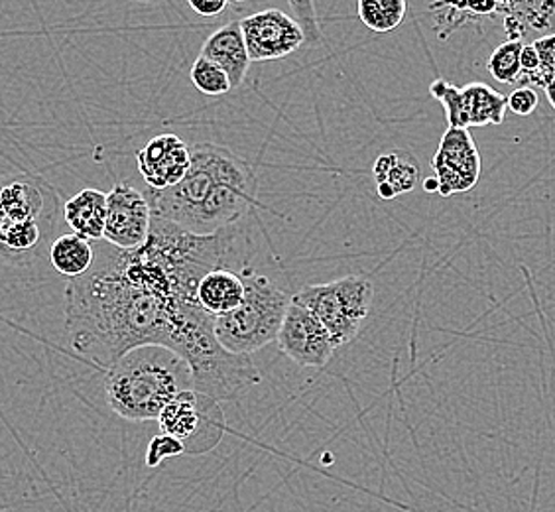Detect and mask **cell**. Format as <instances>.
Returning <instances> with one entry per match:
<instances>
[{"mask_svg": "<svg viewBox=\"0 0 555 512\" xmlns=\"http://www.w3.org/2000/svg\"><path fill=\"white\" fill-rule=\"evenodd\" d=\"M250 62H272L294 54L304 43L298 22L286 12L267 9L241 21Z\"/></svg>", "mask_w": 555, "mask_h": 512, "instance_id": "obj_11", "label": "cell"}, {"mask_svg": "<svg viewBox=\"0 0 555 512\" xmlns=\"http://www.w3.org/2000/svg\"><path fill=\"white\" fill-rule=\"evenodd\" d=\"M50 263L60 274L72 280L89 272L95 263V251L89 241L69 233L55 239L50 248Z\"/></svg>", "mask_w": 555, "mask_h": 512, "instance_id": "obj_20", "label": "cell"}, {"mask_svg": "<svg viewBox=\"0 0 555 512\" xmlns=\"http://www.w3.org/2000/svg\"><path fill=\"white\" fill-rule=\"evenodd\" d=\"M137 166L149 190H168L182 182L192 166V149L176 135H160L150 140L137 154Z\"/></svg>", "mask_w": 555, "mask_h": 512, "instance_id": "obj_13", "label": "cell"}, {"mask_svg": "<svg viewBox=\"0 0 555 512\" xmlns=\"http://www.w3.org/2000/svg\"><path fill=\"white\" fill-rule=\"evenodd\" d=\"M520 65H522V74L518 77L516 86L530 77V75L538 74L540 72V57L535 54L534 46L532 43H524L522 55H520Z\"/></svg>", "mask_w": 555, "mask_h": 512, "instance_id": "obj_30", "label": "cell"}, {"mask_svg": "<svg viewBox=\"0 0 555 512\" xmlns=\"http://www.w3.org/2000/svg\"><path fill=\"white\" fill-rule=\"evenodd\" d=\"M190 77H192V84L195 86V89L202 91L204 95H227L233 89L223 69L219 65H215L214 62L205 60L202 55L192 65Z\"/></svg>", "mask_w": 555, "mask_h": 512, "instance_id": "obj_23", "label": "cell"}, {"mask_svg": "<svg viewBox=\"0 0 555 512\" xmlns=\"http://www.w3.org/2000/svg\"><path fill=\"white\" fill-rule=\"evenodd\" d=\"M156 422L162 434L182 441L188 456L209 453L227 432L221 405L195 391H183L170 400Z\"/></svg>", "mask_w": 555, "mask_h": 512, "instance_id": "obj_7", "label": "cell"}, {"mask_svg": "<svg viewBox=\"0 0 555 512\" xmlns=\"http://www.w3.org/2000/svg\"><path fill=\"white\" fill-rule=\"evenodd\" d=\"M202 57L219 65L229 77L233 89L241 86L248 74V67L253 64L246 52L241 21L229 22L223 28L211 34L202 48Z\"/></svg>", "mask_w": 555, "mask_h": 512, "instance_id": "obj_15", "label": "cell"}, {"mask_svg": "<svg viewBox=\"0 0 555 512\" xmlns=\"http://www.w3.org/2000/svg\"><path fill=\"white\" fill-rule=\"evenodd\" d=\"M508 111H513L518 117H528L538 107V93L532 87H518L511 95L506 97Z\"/></svg>", "mask_w": 555, "mask_h": 512, "instance_id": "obj_28", "label": "cell"}, {"mask_svg": "<svg viewBox=\"0 0 555 512\" xmlns=\"http://www.w3.org/2000/svg\"><path fill=\"white\" fill-rule=\"evenodd\" d=\"M65 221L74 229V235L86 241H101L107 225V193L87 188L67 200L64 207Z\"/></svg>", "mask_w": 555, "mask_h": 512, "instance_id": "obj_16", "label": "cell"}, {"mask_svg": "<svg viewBox=\"0 0 555 512\" xmlns=\"http://www.w3.org/2000/svg\"><path fill=\"white\" fill-rule=\"evenodd\" d=\"M406 0H359L357 12L369 30L388 34L406 18Z\"/></svg>", "mask_w": 555, "mask_h": 512, "instance_id": "obj_21", "label": "cell"}, {"mask_svg": "<svg viewBox=\"0 0 555 512\" xmlns=\"http://www.w3.org/2000/svg\"><path fill=\"white\" fill-rule=\"evenodd\" d=\"M535 54L540 57V72L530 77L522 79L518 87H545L550 86L555 79V34L554 36H545L532 42Z\"/></svg>", "mask_w": 555, "mask_h": 512, "instance_id": "obj_25", "label": "cell"}, {"mask_svg": "<svg viewBox=\"0 0 555 512\" xmlns=\"http://www.w3.org/2000/svg\"><path fill=\"white\" fill-rule=\"evenodd\" d=\"M522 42H506L501 43L491 57L487 69L489 74L499 81V84H506V86H516L518 77L522 74V65H520V55H522Z\"/></svg>", "mask_w": 555, "mask_h": 512, "instance_id": "obj_22", "label": "cell"}, {"mask_svg": "<svg viewBox=\"0 0 555 512\" xmlns=\"http://www.w3.org/2000/svg\"><path fill=\"white\" fill-rule=\"evenodd\" d=\"M0 512H11V511H0Z\"/></svg>", "mask_w": 555, "mask_h": 512, "instance_id": "obj_34", "label": "cell"}, {"mask_svg": "<svg viewBox=\"0 0 555 512\" xmlns=\"http://www.w3.org/2000/svg\"><path fill=\"white\" fill-rule=\"evenodd\" d=\"M429 93L434 99H438L439 103L446 108V117H448L449 128H463L469 130L465 123V113H463V97H461V87L451 86L446 79H436Z\"/></svg>", "mask_w": 555, "mask_h": 512, "instance_id": "obj_24", "label": "cell"}, {"mask_svg": "<svg viewBox=\"0 0 555 512\" xmlns=\"http://www.w3.org/2000/svg\"><path fill=\"white\" fill-rule=\"evenodd\" d=\"M463 113L469 127H499L504 123L508 101L506 95L499 93L487 84H469L461 87Z\"/></svg>", "mask_w": 555, "mask_h": 512, "instance_id": "obj_19", "label": "cell"}, {"mask_svg": "<svg viewBox=\"0 0 555 512\" xmlns=\"http://www.w3.org/2000/svg\"><path fill=\"white\" fill-rule=\"evenodd\" d=\"M499 9V2L489 0V2H467V11L473 16H491Z\"/></svg>", "mask_w": 555, "mask_h": 512, "instance_id": "obj_31", "label": "cell"}, {"mask_svg": "<svg viewBox=\"0 0 555 512\" xmlns=\"http://www.w3.org/2000/svg\"><path fill=\"white\" fill-rule=\"evenodd\" d=\"M481 154L469 130L448 128L431 158L439 195L449 197L473 190L481 178Z\"/></svg>", "mask_w": 555, "mask_h": 512, "instance_id": "obj_10", "label": "cell"}, {"mask_svg": "<svg viewBox=\"0 0 555 512\" xmlns=\"http://www.w3.org/2000/svg\"><path fill=\"white\" fill-rule=\"evenodd\" d=\"M545 95H547V101H550V105H552L555 111V79L550 86L545 87Z\"/></svg>", "mask_w": 555, "mask_h": 512, "instance_id": "obj_33", "label": "cell"}, {"mask_svg": "<svg viewBox=\"0 0 555 512\" xmlns=\"http://www.w3.org/2000/svg\"><path fill=\"white\" fill-rule=\"evenodd\" d=\"M496 12L504 16V30L511 42H522L530 36L535 40L555 34V0L530 2H499Z\"/></svg>", "mask_w": 555, "mask_h": 512, "instance_id": "obj_14", "label": "cell"}, {"mask_svg": "<svg viewBox=\"0 0 555 512\" xmlns=\"http://www.w3.org/2000/svg\"><path fill=\"white\" fill-rule=\"evenodd\" d=\"M248 164L231 150L215 144H197L192 149V166L182 182L168 190H149L150 212L154 217L185 229L197 207L211 195L217 185L235 178Z\"/></svg>", "mask_w": 555, "mask_h": 512, "instance_id": "obj_5", "label": "cell"}, {"mask_svg": "<svg viewBox=\"0 0 555 512\" xmlns=\"http://www.w3.org/2000/svg\"><path fill=\"white\" fill-rule=\"evenodd\" d=\"M292 11L298 14L299 18H294L298 22L301 33H304V43L321 42V33L315 22V14H313V4L311 2H292Z\"/></svg>", "mask_w": 555, "mask_h": 512, "instance_id": "obj_27", "label": "cell"}, {"mask_svg": "<svg viewBox=\"0 0 555 512\" xmlns=\"http://www.w3.org/2000/svg\"><path fill=\"white\" fill-rule=\"evenodd\" d=\"M278 347L288 357L289 361L306 367V369H321L332 361L335 353V343L332 335L323 328L313 313L306 306L292 296L286 318L278 331Z\"/></svg>", "mask_w": 555, "mask_h": 512, "instance_id": "obj_9", "label": "cell"}, {"mask_svg": "<svg viewBox=\"0 0 555 512\" xmlns=\"http://www.w3.org/2000/svg\"><path fill=\"white\" fill-rule=\"evenodd\" d=\"M185 453L182 441L171 438L168 434H158L156 438H152L146 449V465L149 468H158L162 461L171 458H180Z\"/></svg>", "mask_w": 555, "mask_h": 512, "instance_id": "obj_26", "label": "cell"}, {"mask_svg": "<svg viewBox=\"0 0 555 512\" xmlns=\"http://www.w3.org/2000/svg\"><path fill=\"white\" fill-rule=\"evenodd\" d=\"M197 304L214 318L231 313L245 299V284L241 274L231 270H214L197 286Z\"/></svg>", "mask_w": 555, "mask_h": 512, "instance_id": "obj_18", "label": "cell"}, {"mask_svg": "<svg viewBox=\"0 0 555 512\" xmlns=\"http://www.w3.org/2000/svg\"><path fill=\"white\" fill-rule=\"evenodd\" d=\"M190 7H192V11L197 14V16H202V18H214V16H219L221 12L227 11V7H229V2L227 0H190Z\"/></svg>", "mask_w": 555, "mask_h": 512, "instance_id": "obj_29", "label": "cell"}, {"mask_svg": "<svg viewBox=\"0 0 555 512\" xmlns=\"http://www.w3.org/2000/svg\"><path fill=\"white\" fill-rule=\"evenodd\" d=\"M170 351L180 355L192 371L193 391L217 402L233 400L262 381L250 355L224 349L215 335V318L195 302L182 310Z\"/></svg>", "mask_w": 555, "mask_h": 512, "instance_id": "obj_3", "label": "cell"}, {"mask_svg": "<svg viewBox=\"0 0 555 512\" xmlns=\"http://www.w3.org/2000/svg\"><path fill=\"white\" fill-rule=\"evenodd\" d=\"M183 391H193L192 371L180 355L160 345L127 353L105 376L111 410L129 422L158 420Z\"/></svg>", "mask_w": 555, "mask_h": 512, "instance_id": "obj_2", "label": "cell"}, {"mask_svg": "<svg viewBox=\"0 0 555 512\" xmlns=\"http://www.w3.org/2000/svg\"><path fill=\"white\" fill-rule=\"evenodd\" d=\"M42 192L28 182L0 185V256H21L40 241Z\"/></svg>", "mask_w": 555, "mask_h": 512, "instance_id": "obj_8", "label": "cell"}, {"mask_svg": "<svg viewBox=\"0 0 555 512\" xmlns=\"http://www.w3.org/2000/svg\"><path fill=\"white\" fill-rule=\"evenodd\" d=\"M193 302L168 282L139 248L105 246L83 277L65 289V330L74 351L107 373L139 347L170 349L182 310Z\"/></svg>", "mask_w": 555, "mask_h": 512, "instance_id": "obj_1", "label": "cell"}, {"mask_svg": "<svg viewBox=\"0 0 555 512\" xmlns=\"http://www.w3.org/2000/svg\"><path fill=\"white\" fill-rule=\"evenodd\" d=\"M152 212L144 193L129 183H117L107 193L105 241L120 251H134L146 243Z\"/></svg>", "mask_w": 555, "mask_h": 512, "instance_id": "obj_12", "label": "cell"}, {"mask_svg": "<svg viewBox=\"0 0 555 512\" xmlns=\"http://www.w3.org/2000/svg\"><path fill=\"white\" fill-rule=\"evenodd\" d=\"M424 190H426L427 193H436L439 192V183L434 176L431 178H427V180H424Z\"/></svg>", "mask_w": 555, "mask_h": 512, "instance_id": "obj_32", "label": "cell"}, {"mask_svg": "<svg viewBox=\"0 0 555 512\" xmlns=\"http://www.w3.org/2000/svg\"><path fill=\"white\" fill-rule=\"evenodd\" d=\"M373 282L363 277H345L327 284L304 286L294 296L323 323L337 349L361 333L373 310Z\"/></svg>", "mask_w": 555, "mask_h": 512, "instance_id": "obj_6", "label": "cell"}, {"mask_svg": "<svg viewBox=\"0 0 555 512\" xmlns=\"http://www.w3.org/2000/svg\"><path fill=\"white\" fill-rule=\"evenodd\" d=\"M241 278L245 299L236 310L215 318V335L227 351L253 355L276 342L292 296L253 267L243 268Z\"/></svg>", "mask_w": 555, "mask_h": 512, "instance_id": "obj_4", "label": "cell"}, {"mask_svg": "<svg viewBox=\"0 0 555 512\" xmlns=\"http://www.w3.org/2000/svg\"><path fill=\"white\" fill-rule=\"evenodd\" d=\"M373 174L378 185V195L383 200H395L402 193L414 192L420 182L416 158L400 150L378 156L374 162Z\"/></svg>", "mask_w": 555, "mask_h": 512, "instance_id": "obj_17", "label": "cell"}]
</instances>
